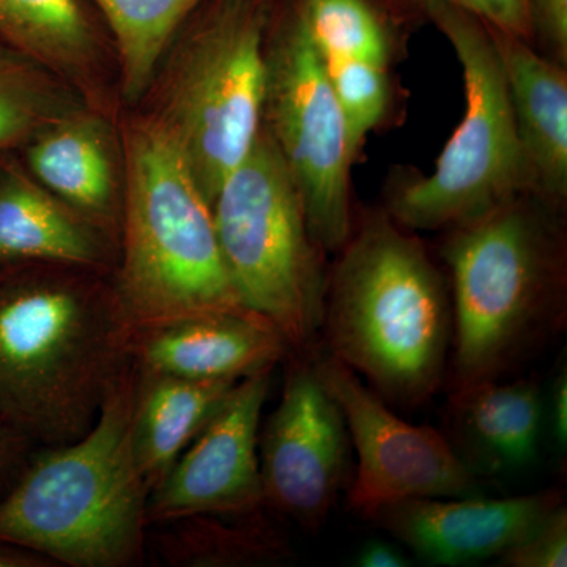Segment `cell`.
<instances>
[{
    "instance_id": "cell-29",
    "label": "cell",
    "mask_w": 567,
    "mask_h": 567,
    "mask_svg": "<svg viewBox=\"0 0 567 567\" xmlns=\"http://www.w3.org/2000/svg\"><path fill=\"white\" fill-rule=\"evenodd\" d=\"M533 29L540 33L566 58L567 54V0H528Z\"/></svg>"
},
{
    "instance_id": "cell-22",
    "label": "cell",
    "mask_w": 567,
    "mask_h": 567,
    "mask_svg": "<svg viewBox=\"0 0 567 567\" xmlns=\"http://www.w3.org/2000/svg\"><path fill=\"white\" fill-rule=\"evenodd\" d=\"M110 33L118 99L137 106L183 25L207 0H91Z\"/></svg>"
},
{
    "instance_id": "cell-21",
    "label": "cell",
    "mask_w": 567,
    "mask_h": 567,
    "mask_svg": "<svg viewBox=\"0 0 567 567\" xmlns=\"http://www.w3.org/2000/svg\"><path fill=\"white\" fill-rule=\"evenodd\" d=\"M458 427L496 472L532 464L539 446L543 395L532 380L480 383L451 395Z\"/></svg>"
},
{
    "instance_id": "cell-16",
    "label": "cell",
    "mask_w": 567,
    "mask_h": 567,
    "mask_svg": "<svg viewBox=\"0 0 567 567\" xmlns=\"http://www.w3.org/2000/svg\"><path fill=\"white\" fill-rule=\"evenodd\" d=\"M0 41L65 82L82 102L117 117V65L91 0H0Z\"/></svg>"
},
{
    "instance_id": "cell-26",
    "label": "cell",
    "mask_w": 567,
    "mask_h": 567,
    "mask_svg": "<svg viewBox=\"0 0 567 567\" xmlns=\"http://www.w3.org/2000/svg\"><path fill=\"white\" fill-rule=\"evenodd\" d=\"M503 567H566L567 511L565 503L555 507L524 539L499 555Z\"/></svg>"
},
{
    "instance_id": "cell-4",
    "label": "cell",
    "mask_w": 567,
    "mask_h": 567,
    "mask_svg": "<svg viewBox=\"0 0 567 567\" xmlns=\"http://www.w3.org/2000/svg\"><path fill=\"white\" fill-rule=\"evenodd\" d=\"M123 185L112 282L133 328L244 309L224 264L212 205L185 156L144 111L121 125Z\"/></svg>"
},
{
    "instance_id": "cell-7",
    "label": "cell",
    "mask_w": 567,
    "mask_h": 567,
    "mask_svg": "<svg viewBox=\"0 0 567 567\" xmlns=\"http://www.w3.org/2000/svg\"><path fill=\"white\" fill-rule=\"evenodd\" d=\"M224 264L241 303L270 320L292 350L322 333L327 275L303 200L262 125L212 203Z\"/></svg>"
},
{
    "instance_id": "cell-14",
    "label": "cell",
    "mask_w": 567,
    "mask_h": 567,
    "mask_svg": "<svg viewBox=\"0 0 567 567\" xmlns=\"http://www.w3.org/2000/svg\"><path fill=\"white\" fill-rule=\"evenodd\" d=\"M290 346L275 323L251 309L200 312L133 328L130 361L141 371L240 382L286 360Z\"/></svg>"
},
{
    "instance_id": "cell-17",
    "label": "cell",
    "mask_w": 567,
    "mask_h": 567,
    "mask_svg": "<svg viewBox=\"0 0 567 567\" xmlns=\"http://www.w3.org/2000/svg\"><path fill=\"white\" fill-rule=\"evenodd\" d=\"M0 153V267L62 265L112 275L118 241Z\"/></svg>"
},
{
    "instance_id": "cell-2",
    "label": "cell",
    "mask_w": 567,
    "mask_h": 567,
    "mask_svg": "<svg viewBox=\"0 0 567 567\" xmlns=\"http://www.w3.org/2000/svg\"><path fill=\"white\" fill-rule=\"evenodd\" d=\"M327 281L328 353L386 404H425L446 375L453 306L423 245L390 215L368 216Z\"/></svg>"
},
{
    "instance_id": "cell-30",
    "label": "cell",
    "mask_w": 567,
    "mask_h": 567,
    "mask_svg": "<svg viewBox=\"0 0 567 567\" xmlns=\"http://www.w3.org/2000/svg\"><path fill=\"white\" fill-rule=\"evenodd\" d=\"M354 565L360 567H406L412 565L404 551L388 540H368L358 551Z\"/></svg>"
},
{
    "instance_id": "cell-6",
    "label": "cell",
    "mask_w": 567,
    "mask_h": 567,
    "mask_svg": "<svg viewBox=\"0 0 567 567\" xmlns=\"http://www.w3.org/2000/svg\"><path fill=\"white\" fill-rule=\"evenodd\" d=\"M453 391L495 382L565 324L561 275L543 224L518 200L453 227Z\"/></svg>"
},
{
    "instance_id": "cell-1",
    "label": "cell",
    "mask_w": 567,
    "mask_h": 567,
    "mask_svg": "<svg viewBox=\"0 0 567 567\" xmlns=\"http://www.w3.org/2000/svg\"><path fill=\"white\" fill-rule=\"evenodd\" d=\"M132 330L112 275L0 267V417L37 447L81 439L130 365Z\"/></svg>"
},
{
    "instance_id": "cell-24",
    "label": "cell",
    "mask_w": 567,
    "mask_h": 567,
    "mask_svg": "<svg viewBox=\"0 0 567 567\" xmlns=\"http://www.w3.org/2000/svg\"><path fill=\"white\" fill-rule=\"evenodd\" d=\"M295 13L322 59L386 63L385 28L368 0H298Z\"/></svg>"
},
{
    "instance_id": "cell-9",
    "label": "cell",
    "mask_w": 567,
    "mask_h": 567,
    "mask_svg": "<svg viewBox=\"0 0 567 567\" xmlns=\"http://www.w3.org/2000/svg\"><path fill=\"white\" fill-rule=\"evenodd\" d=\"M264 126L300 192L309 234L322 251H341L352 235L354 155L322 55L295 10L267 37Z\"/></svg>"
},
{
    "instance_id": "cell-25",
    "label": "cell",
    "mask_w": 567,
    "mask_h": 567,
    "mask_svg": "<svg viewBox=\"0 0 567 567\" xmlns=\"http://www.w3.org/2000/svg\"><path fill=\"white\" fill-rule=\"evenodd\" d=\"M323 63L344 117L350 148L357 156L365 136L385 115L390 92L386 63L361 59H323Z\"/></svg>"
},
{
    "instance_id": "cell-8",
    "label": "cell",
    "mask_w": 567,
    "mask_h": 567,
    "mask_svg": "<svg viewBox=\"0 0 567 567\" xmlns=\"http://www.w3.org/2000/svg\"><path fill=\"white\" fill-rule=\"evenodd\" d=\"M424 7L461 63L465 114L434 173L393 194L390 216L406 229L432 230L475 221L536 186L486 22L450 3Z\"/></svg>"
},
{
    "instance_id": "cell-13",
    "label": "cell",
    "mask_w": 567,
    "mask_h": 567,
    "mask_svg": "<svg viewBox=\"0 0 567 567\" xmlns=\"http://www.w3.org/2000/svg\"><path fill=\"white\" fill-rule=\"evenodd\" d=\"M561 503L557 491L509 498H412L383 507L369 520L431 565L462 566L498 558Z\"/></svg>"
},
{
    "instance_id": "cell-19",
    "label": "cell",
    "mask_w": 567,
    "mask_h": 567,
    "mask_svg": "<svg viewBox=\"0 0 567 567\" xmlns=\"http://www.w3.org/2000/svg\"><path fill=\"white\" fill-rule=\"evenodd\" d=\"M237 383L196 382L141 371L134 365L130 439L148 491L158 486Z\"/></svg>"
},
{
    "instance_id": "cell-31",
    "label": "cell",
    "mask_w": 567,
    "mask_h": 567,
    "mask_svg": "<svg viewBox=\"0 0 567 567\" xmlns=\"http://www.w3.org/2000/svg\"><path fill=\"white\" fill-rule=\"evenodd\" d=\"M551 432L559 450H566L567 442V374L566 369L559 372L551 388Z\"/></svg>"
},
{
    "instance_id": "cell-3",
    "label": "cell",
    "mask_w": 567,
    "mask_h": 567,
    "mask_svg": "<svg viewBox=\"0 0 567 567\" xmlns=\"http://www.w3.org/2000/svg\"><path fill=\"white\" fill-rule=\"evenodd\" d=\"M133 388L130 361L87 434L33 451L0 498V540L37 551L58 567L144 561L151 491L130 439Z\"/></svg>"
},
{
    "instance_id": "cell-20",
    "label": "cell",
    "mask_w": 567,
    "mask_h": 567,
    "mask_svg": "<svg viewBox=\"0 0 567 567\" xmlns=\"http://www.w3.org/2000/svg\"><path fill=\"white\" fill-rule=\"evenodd\" d=\"M265 509L244 516H188L151 525L147 551L171 567L279 565L290 557L281 533Z\"/></svg>"
},
{
    "instance_id": "cell-28",
    "label": "cell",
    "mask_w": 567,
    "mask_h": 567,
    "mask_svg": "<svg viewBox=\"0 0 567 567\" xmlns=\"http://www.w3.org/2000/svg\"><path fill=\"white\" fill-rule=\"evenodd\" d=\"M37 446L0 417V498L13 486Z\"/></svg>"
},
{
    "instance_id": "cell-11",
    "label": "cell",
    "mask_w": 567,
    "mask_h": 567,
    "mask_svg": "<svg viewBox=\"0 0 567 567\" xmlns=\"http://www.w3.org/2000/svg\"><path fill=\"white\" fill-rule=\"evenodd\" d=\"M287 360L281 399L259 432L265 506L316 532L346 487L352 443L312 347L290 350Z\"/></svg>"
},
{
    "instance_id": "cell-32",
    "label": "cell",
    "mask_w": 567,
    "mask_h": 567,
    "mask_svg": "<svg viewBox=\"0 0 567 567\" xmlns=\"http://www.w3.org/2000/svg\"><path fill=\"white\" fill-rule=\"evenodd\" d=\"M0 567H58L51 559L29 550V548L14 546V544L0 540Z\"/></svg>"
},
{
    "instance_id": "cell-10",
    "label": "cell",
    "mask_w": 567,
    "mask_h": 567,
    "mask_svg": "<svg viewBox=\"0 0 567 567\" xmlns=\"http://www.w3.org/2000/svg\"><path fill=\"white\" fill-rule=\"evenodd\" d=\"M312 352L357 451V473L347 492L354 513L371 518L404 499L481 495L475 470L445 436L427 425L406 423L352 369L315 347Z\"/></svg>"
},
{
    "instance_id": "cell-15",
    "label": "cell",
    "mask_w": 567,
    "mask_h": 567,
    "mask_svg": "<svg viewBox=\"0 0 567 567\" xmlns=\"http://www.w3.org/2000/svg\"><path fill=\"white\" fill-rule=\"evenodd\" d=\"M112 121L82 103L41 128L21 148V162L48 192L118 241L125 167Z\"/></svg>"
},
{
    "instance_id": "cell-18",
    "label": "cell",
    "mask_w": 567,
    "mask_h": 567,
    "mask_svg": "<svg viewBox=\"0 0 567 567\" xmlns=\"http://www.w3.org/2000/svg\"><path fill=\"white\" fill-rule=\"evenodd\" d=\"M487 25V24H486ZM502 61L517 132L536 189L567 192V76L528 41L487 25Z\"/></svg>"
},
{
    "instance_id": "cell-12",
    "label": "cell",
    "mask_w": 567,
    "mask_h": 567,
    "mask_svg": "<svg viewBox=\"0 0 567 567\" xmlns=\"http://www.w3.org/2000/svg\"><path fill=\"white\" fill-rule=\"evenodd\" d=\"M274 369L240 380L221 409L148 495V527L174 518L244 516L265 509L260 417Z\"/></svg>"
},
{
    "instance_id": "cell-5",
    "label": "cell",
    "mask_w": 567,
    "mask_h": 567,
    "mask_svg": "<svg viewBox=\"0 0 567 567\" xmlns=\"http://www.w3.org/2000/svg\"><path fill=\"white\" fill-rule=\"evenodd\" d=\"M268 22L267 0H207L140 103L181 148L210 205L262 130Z\"/></svg>"
},
{
    "instance_id": "cell-23",
    "label": "cell",
    "mask_w": 567,
    "mask_h": 567,
    "mask_svg": "<svg viewBox=\"0 0 567 567\" xmlns=\"http://www.w3.org/2000/svg\"><path fill=\"white\" fill-rule=\"evenodd\" d=\"M82 103L51 71L0 41V153L21 151L48 123Z\"/></svg>"
},
{
    "instance_id": "cell-27",
    "label": "cell",
    "mask_w": 567,
    "mask_h": 567,
    "mask_svg": "<svg viewBox=\"0 0 567 567\" xmlns=\"http://www.w3.org/2000/svg\"><path fill=\"white\" fill-rule=\"evenodd\" d=\"M420 2L423 6L432 2L450 3L480 18L491 28L511 33L518 39L528 41L535 32L528 0H420Z\"/></svg>"
}]
</instances>
